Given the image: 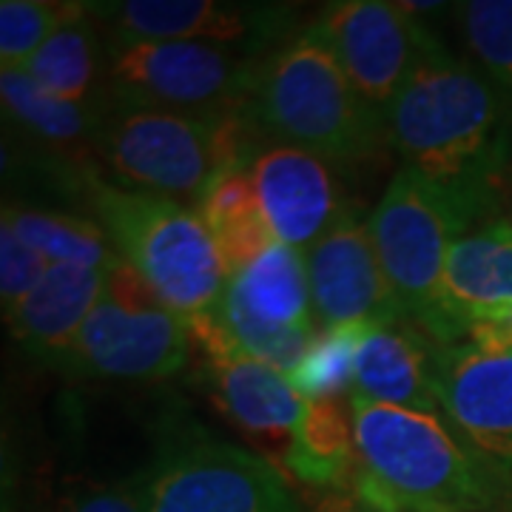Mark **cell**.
Listing matches in <instances>:
<instances>
[{
  "instance_id": "6da1fadb",
  "label": "cell",
  "mask_w": 512,
  "mask_h": 512,
  "mask_svg": "<svg viewBox=\"0 0 512 512\" xmlns=\"http://www.w3.org/2000/svg\"><path fill=\"white\" fill-rule=\"evenodd\" d=\"M507 106L476 63L430 37L387 111V137L407 168L493 202L507 157Z\"/></svg>"
},
{
  "instance_id": "7a4b0ae2",
  "label": "cell",
  "mask_w": 512,
  "mask_h": 512,
  "mask_svg": "<svg viewBox=\"0 0 512 512\" xmlns=\"http://www.w3.org/2000/svg\"><path fill=\"white\" fill-rule=\"evenodd\" d=\"M359 470L353 490L376 512H478L507 504L504 467L464 447L433 413L350 396Z\"/></svg>"
},
{
  "instance_id": "3957f363",
  "label": "cell",
  "mask_w": 512,
  "mask_h": 512,
  "mask_svg": "<svg viewBox=\"0 0 512 512\" xmlns=\"http://www.w3.org/2000/svg\"><path fill=\"white\" fill-rule=\"evenodd\" d=\"M254 131L251 109L200 114L100 94L92 151L117 185L200 202L222 174L254 163Z\"/></svg>"
},
{
  "instance_id": "277c9868",
  "label": "cell",
  "mask_w": 512,
  "mask_h": 512,
  "mask_svg": "<svg viewBox=\"0 0 512 512\" xmlns=\"http://www.w3.org/2000/svg\"><path fill=\"white\" fill-rule=\"evenodd\" d=\"M251 114L262 137L325 163H362L390 143L387 117L353 89L336 57L308 32L262 63Z\"/></svg>"
},
{
  "instance_id": "5b68a950",
  "label": "cell",
  "mask_w": 512,
  "mask_h": 512,
  "mask_svg": "<svg viewBox=\"0 0 512 512\" xmlns=\"http://www.w3.org/2000/svg\"><path fill=\"white\" fill-rule=\"evenodd\" d=\"M83 177L117 256L185 322L214 316L228 288V271L200 214L183 202L117 185L92 168H83Z\"/></svg>"
},
{
  "instance_id": "8992f818",
  "label": "cell",
  "mask_w": 512,
  "mask_h": 512,
  "mask_svg": "<svg viewBox=\"0 0 512 512\" xmlns=\"http://www.w3.org/2000/svg\"><path fill=\"white\" fill-rule=\"evenodd\" d=\"M490 208L493 202L436 183L404 165L367 220L399 319L433 342L441 322L450 248Z\"/></svg>"
},
{
  "instance_id": "52a82bcc",
  "label": "cell",
  "mask_w": 512,
  "mask_h": 512,
  "mask_svg": "<svg viewBox=\"0 0 512 512\" xmlns=\"http://www.w3.org/2000/svg\"><path fill=\"white\" fill-rule=\"evenodd\" d=\"M188 356V322L117 256L94 311L60 359V367L94 379L157 382L180 373Z\"/></svg>"
},
{
  "instance_id": "ba28073f",
  "label": "cell",
  "mask_w": 512,
  "mask_h": 512,
  "mask_svg": "<svg viewBox=\"0 0 512 512\" xmlns=\"http://www.w3.org/2000/svg\"><path fill=\"white\" fill-rule=\"evenodd\" d=\"M262 57L197 40L111 43L106 60L109 94L174 111L251 109Z\"/></svg>"
},
{
  "instance_id": "9c48e42d",
  "label": "cell",
  "mask_w": 512,
  "mask_h": 512,
  "mask_svg": "<svg viewBox=\"0 0 512 512\" xmlns=\"http://www.w3.org/2000/svg\"><path fill=\"white\" fill-rule=\"evenodd\" d=\"M143 478L148 512H299L271 458L197 427L165 441Z\"/></svg>"
},
{
  "instance_id": "30bf717a",
  "label": "cell",
  "mask_w": 512,
  "mask_h": 512,
  "mask_svg": "<svg viewBox=\"0 0 512 512\" xmlns=\"http://www.w3.org/2000/svg\"><path fill=\"white\" fill-rule=\"evenodd\" d=\"M217 319L239 350L291 376L319 333L305 254L274 242L234 271Z\"/></svg>"
},
{
  "instance_id": "8fae6325",
  "label": "cell",
  "mask_w": 512,
  "mask_h": 512,
  "mask_svg": "<svg viewBox=\"0 0 512 512\" xmlns=\"http://www.w3.org/2000/svg\"><path fill=\"white\" fill-rule=\"evenodd\" d=\"M308 35L336 57L353 89L384 117L433 37L402 3L387 0L333 3Z\"/></svg>"
},
{
  "instance_id": "7c38bea8",
  "label": "cell",
  "mask_w": 512,
  "mask_h": 512,
  "mask_svg": "<svg viewBox=\"0 0 512 512\" xmlns=\"http://www.w3.org/2000/svg\"><path fill=\"white\" fill-rule=\"evenodd\" d=\"M191 342L205 353V379L214 402L239 430L254 439L265 458L285 464L293 430L299 424L305 399L293 390L291 379L268 362L239 350L220 325L217 313L188 322Z\"/></svg>"
},
{
  "instance_id": "4fadbf2b",
  "label": "cell",
  "mask_w": 512,
  "mask_h": 512,
  "mask_svg": "<svg viewBox=\"0 0 512 512\" xmlns=\"http://www.w3.org/2000/svg\"><path fill=\"white\" fill-rule=\"evenodd\" d=\"M92 12L109 26L111 43L197 40L259 57L288 26V9L282 6L222 0H117L92 3Z\"/></svg>"
},
{
  "instance_id": "5bb4252c",
  "label": "cell",
  "mask_w": 512,
  "mask_h": 512,
  "mask_svg": "<svg viewBox=\"0 0 512 512\" xmlns=\"http://www.w3.org/2000/svg\"><path fill=\"white\" fill-rule=\"evenodd\" d=\"M319 328L402 322L384 279L370 225L345 214L305 254Z\"/></svg>"
},
{
  "instance_id": "9a60e30c",
  "label": "cell",
  "mask_w": 512,
  "mask_h": 512,
  "mask_svg": "<svg viewBox=\"0 0 512 512\" xmlns=\"http://www.w3.org/2000/svg\"><path fill=\"white\" fill-rule=\"evenodd\" d=\"M436 396L458 433L512 473V350L473 342L439 348Z\"/></svg>"
},
{
  "instance_id": "2e32d148",
  "label": "cell",
  "mask_w": 512,
  "mask_h": 512,
  "mask_svg": "<svg viewBox=\"0 0 512 512\" xmlns=\"http://www.w3.org/2000/svg\"><path fill=\"white\" fill-rule=\"evenodd\" d=\"M274 237L308 254L348 214L325 160L302 148L271 146L248 165Z\"/></svg>"
},
{
  "instance_id": "e0dca14e",
  "label": "cell",
  "mask_w": 512,
  "mask_h": 512,
  "mask_svg": "<svg viewBox=\"0 0 512 512\" xmlns=\"http://www.w3.org/2000/svg\"><path fill=\"white\" fill-rule=\"evenodd\" d=\"M512 302V220H490L450 248L436 345L467 339L481 313Z\"/></svg>"
},
{
  "instance_id": "ac0fdd59",
  "label": "cell",
  "mask_w": 512,
  "mask_h": 512,
  "mask_svg": "<svg viewBox=\"0 0 512 512\" xmlns=\"http://www.w3.org/2000/svg\"><path fill=\"white\" fill-rule=\"evenodd\" d=\"M436 356L439 345L413 325H370L356 353L350 396L433 413L439 410Z\"/></svg>"
},
{
  "instance_id": "d6986e66",
  "label": "cell",
  "mask_w": 512,
  "mask_h": 512,
  "mask_svg": "<svg viewBox=\"0 0 512 512\" xmlns=\"http://www.w3.org/2000/svg\"><path fill=\"white\" fill-rule=\"evenodd\" d=\"M117 262V259H114ZM111 262V265H114ZM89 268V265H49L43 279L35 285L18 308L6 313V322L20 345L35 356L60 359L69 353L83 322L94 311L109 268Z\"/></svg>"
},
{
  "instance_id": "ffe728a7",
  "label": "cell",
  "mask_w": 512,
  "mask_h": 512,
  "mask_svg": "<svg viewBox=\"0 0 512 512\" xmlns=\"http://www.w3.org/2000/svg\"><path fill=\"white\" fill-rule=\"evenodd\" d=\"M282 467L319 493H350L359 470L350 399L305 402Z\"/></svg>"
},
{
  "instance_id": "44dd1931",
  "label": "cell",
  "mask_w": 512,
  "mask_h": 512,
  "mask_svg": "<svg viewBox=\"0 0 512 512\" xmlns=\"http://www.w3.org/2000/svg\"><path fill=\"white\" fill-rule=\"evenodd\" d=\"M197 208L208 234L217 242L228 276L279 242L265 220L248 168H234L214 180Z\"/></svg>"
},
{
  "instance_id": "7402d4cb",
  "label": "cell",
  "mask_w": 512,
  "mask_h": 512,
  "mask_svg": "<svg viewBox=\"0 0 512 512\" xmlns=\"http://www.w3.org/2000/svg\"><path fill=\"white\" fill-rule=\"evenodd\" d=\"M43 92L66 103H94L92 97L100 72V40L92 3H80L72 18L57 26L35 57L23 66Z\"/></svg>"
},
{
  "instance_id": "603a6c76",
  "label": "cell",
  "mask_w": 512,
  "mask_h": 512,
  "mask_svg": "<svg viewBox=\"0 0 512 512\" xmlns=\"http://www.w3.org/2000/svg\"><path fill=\"white\" fill-rule=\"evenodd\" d=\"M3 111L23 126L32 137L55 148H92L97 126V100L94 103H66L43 92L23 69H0Z\"/></svg>"
},
{
  "instance_id": "cb8c5ba5",
  "label": "cell",
  "mask_w": 512,
  "mask_h": 512,
  "mask_svg": "<svg viewBox=\"0 0 512 512\" xmlns=\"http://www.w3.org/2000/svg\"><path fill=\"white\" fill-rule=\"evenodd\" d=\"M3 222H9L49 265L106 268L117 259L106 242V231L92 220L37 208H3Z\"/></svg>"
},
{
  "instance_id": "d4e9b609",
  "label": "cell",
  "mask_w": 512,
  "mask_h": 512,
  "mask_svg": "<svg viewBox=\"0 0 512 512\" xmlns=\"http://www.w3.org/2000/svg\"><path fill=\"white\" fill-rule=\"evenodd\" d=\"M370 325H339V328H319L311 348L302 356L291 376L293 390L305 399H345L353 393L356 376V353L362 336Z\"/></svg>"
},
{
  "instance_id": "484cf974",
  "label": "cell",
  "mask_w": 512,
  "mask_h": 512,
  "mask_svg": "<svg viewBox=\"0 0 512 512\" xmlns=\"http://www.w3.org/2000/svg\"><path fill=\"white\" fill-rule=\"evenodd\" d=\"M456 9L476 69L512 103V0H467Z\"/></svg>"
},
{
  "instance_id": "4316f807",
  "label": "cell",
  "mask_w": 512,
  "mask_h": 512,
  "mask_svg": "<svg viewBox=\"0 0 512 512\" xmlns=\"http://www.w3.org/2000/svg\"><path fill=\"white\" fill-rule=\"evenodd\" d=\"M80 3L46 0H3L0 3V63L3 69H23L52 37L57 26L72 18Z\"/></svg>"
},
{
  "instance_id": "83f0119b",
  "label": "cell",
  "mask_w": 512,
  "mask_h": 512,
  "mask_svg": "<svg viewBox=\"0 0 512 512\" xmlns=\"http://www.w3.org/2000/svg\"><path fill=\"white\" fill-rule=\"evenodd\" d=\"M49 262L37 254L35 248L20 239V234L9 225L0 222V299L3 313H12L20 302L35 291V285L43 279Z\"/></svg>"
},
{
  "instance_id": "f1b7e54d",
  "label": "cell",
  "mask_w": 512,
  "mask_h": 512,
  "mask_svg": "<svg viewBox=\"0 0 512 512\" xmlns=\"http://www.w3.org/2000/svg\"><path fill=\"white\" fill-rule=\"evenodd\" d=\"M63 512H148L146 478L80 487L66 498Z\"/></svg>"
},
{
  "instance_id": "f546056e",
  "label": "cell",
  "mask_w": 512,
  "mask_h": 512,
  "mask_svg": "<svg viewBox=\"0 0 512 512\" xmlns=\"http://www.w3.org/2000/svg\"><path fill=\"white\" fill-rule=\"evenodd\" d=\"M467 342H473L478 348L512 350V302L495 311L481 313L470 325Z\"/></svg>"
},
{
  "instance_id": "4dcf8cb0",
  "label": "cell",
  "mask_w": 512,
  "mask_h": 512,
  "mask_svg": "<svg viewBox=\"0 0 512 512\" xmlns=\"http://www.w3.org/2000/svg\"><path fill=\"white\" fill-rule=\"evenodd\" d=\"M313 512H376V510H370V507L362 504L356 495L342 493V490H325V493H319V501H316Z\"/></svg>"
}]
</instances>
